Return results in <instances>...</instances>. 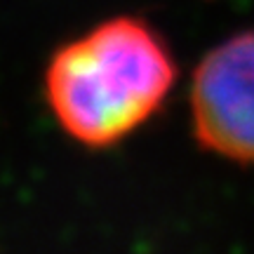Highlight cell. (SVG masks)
<instances>
[{
    "mask_svg": "<svg viewBox=\"0 0 254 254\" xmlns=\"http://www.w3.org/2000/svg\"><path fill=\"white\" fill-rule=\"evenodd\" d=\"M177 64L163 38L134 17L109 19L64 45L47 66L45 94L64 132L90 146H113L163 106Z\"/></svg>",
    "mask_w": 254,
    "mask_h": 254,
    "instance_id": "cell-1",
    "label": "cell"
},
{
    "mask_svg": "<svg viewBox=\"0 0 254 254\" xmlns=\"http://www.w3.org/2000/svg\"><path fill=\"white\" fill-rule=\"evenodd\" d=\"M193 134L205 151L254 165V31L200 59L190 85Z\"/></svg>",
    "mask_w": 254,
    "mask_h": 254,
    "instance_id": "cell-2",
    "label": "cell"
}]
</instances>
